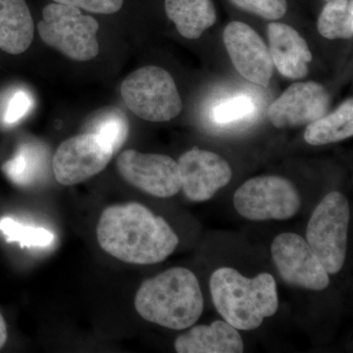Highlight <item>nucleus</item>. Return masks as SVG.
Segmentation results:
<instances>
[{"instance_id":"f257e3e1","label":"nucleus","mask_w":353,"mask_h":353,"mask_svg":"<svg viewBox=\"0 0 353 353\" xmlns=\"http://www.w3.org/2000/svg\"><path fill=\"white\" fill-rule=\"evenodd\" d=\"M97 241L111 256L126 263H160L175 252L179 236L169 223L138 202L109 206L97 227Z\"/></svg>"},{"instance_id":"f03ea898","label":"nucleus","mask_w":353,"mask_h":353,"mask_svg":"<svg viewBox=\"0 0 353 353\" xmlns=\"http://www.w3.org/2000/svg\"><path fill=\"white\" fill-rule=\"evenodd\" d=\"M134 308L141 318L172 330L194 326L203 312L204 301L194 272L174 267L141 285Z\"/></svg>"},{"instance_id":"7ed1b4c3","label":"nucleus","mask_w":353,"mask_h":353,"mask_svg":"<svg viewBox=\"0 0 353 353\" xmlns=\"http://www.w3.org/2000/svg\"><path fill=\"white\" fill-rule=\"evenodd\" d=\"M216 310L241 331L259 328L279 308L277 283L269 273L246 278L230 267L214 271L209 282Z\"/></svg>"},{"instance_id":"20e7f679","label":"nucleus","mask_w":353,"mask_h":353,"mask_svg":"<svg viewBox=\"0 0 353 353\" xmlns=\"http://www.w3.org/2000/svg\"><path fill=\"white\" fill-rule=\"evenodd\" d=\"M99 22L92 16L57 2L44 7L38 25L44 43L79 62L90 61L99 54Z\"/></svg>"},{"instance_id":"39448f33","label":"nucleus","mask_w":353,"mask_h":353,"mask_svg":"<svg viewBox=\"0 0 353 353\" xmlns=\"http://www.w3.org/2000/svg\"><path fill=\"white\" fill-rule=\"evenodd\" d=\"M121 94L128 108L148 122H167L182 112L175 80L161 67L150 65L132 72L121 85Z\"/></svg>"},{"instance_id":"423d86ee","label":"nucleus","mask_w":353,"mask_h":353,"mask_svg":"<svg viewBox=\"0 0 353 353\" xmlns=\"http://www.w3.org/2000/svg\"><path fill=\"white\" fill-rule=\"evenodd\" d=\"M350 208L340 192L327 194L309 219L306 241L329 275L339 273L347 259Z\"/></svg>"},{"instance_id":"0eeeda50","label":"nucleus","mask_w":353,"mask_h":353,"mask_svg":"<svg viewBox=\"0 0 353 353\" xmlns=\"http://www.w3.org/2000/svg\"><path fill=\"white\" fill-rule=\"evenodd\" d=\"M236 212L252 221L288 220L301 208V196L294 183L284 176L250 179L234 196Z\"/></svg>"},{"instance_id":"6e6552de","label":"nucleus","mask_w":353,"mask_h":353,"mask_svg":"<svg viewBox=\"0 0 353 353\" xmlns=\"http://www.w3.org/2000/svg\"><path fill=\"white\" fill-rule=\"evenodd\" d=\"M271 254L279 275L288 285L310 290L328 288V272L299 234H279L272 243Z\"/></svg>"},{"instance_id":"1a4fd4ad","label":"nucleus","mask_w":353,"mask_h":353,"mask_svg":"<svg viewBox=\"0 0 353 353\" xmlns=\"http://www.w3.org/2000/svg\"><path fill=\"white\" fill-rule=\"evenodd\" d=\"M113 154L112 148L97 134H77L58 146L52 158L53 175L61 185H78L103 171Z\"/></svg>"},{"instance_id":"9d476101","label":"nucleus","mask_w":353,"mask_h":353,"mask_svg":"<svg viewBox=\"0 0 353 353\" xmlns=\"http://www.w3.org/2000/svg\"><path fill=\"white\" fill-rule=\"evenodd\" d=\"M116 166L127 183L152 196L169 199L182 188L178 162L167 155L128 150L121 153Z\"/></svg>"},{"instance_id":"9b49d317","label":"nucleus","mask_w":353,"mask_h":353,"mask_svg":"<svg viewBox=\"0 0 353 353\" xmlns=\"http://www.w3.org/2000/svg\"><path fill=\"white\" fill-rule=\"evenodd\" d=\"M223 41L238 73L250 82L268 87L274 64L261 37L250 26L234 21L225 28Z\"/></svg>"},{"instance_id":"f8f14e48","label":"nucleus","mask_w":353,"mask_h":353,"mask_svg":"<svg viewBox=\"0 0 353 353\" xmlns=\"http://www.w3.org/2000/svg\"><path fill=\"white\" fill-rule=\"evenodd\" d=\"M183 194L190 201H208L231 182L233 171L217 153L194 148L178 160Z\"/></svg>"},{"instance_id":"ddd939ff","label":"nucleus","mask_w":353,"mask_h":353,"mask_svg":"<svg viewBox=\"0 0 353 353\" xmlns=\"http://www.w3.org/2000/svg\"><path fill=\"white\" fill-rule=\"evenodd\" d=\"M330 103L329 92L320 83L297 82L271 104L268 117L279 129L301 127L323 117Z\"/></svg>"},{"instance_id":"4468645a","label":"nucleus","mask_w":353,"mask_h":353,"mask_svg":"<svg viewBox=\"0 0 353 353\" xmlns=\"http://www.w3.org/2000/svg\"><path fill=\"white\" fill-rule=\"evenodd\" d=\"M268 39L272 61L283 76L294 80L307 76L312 53L296 30L284 23H271Z\"/></svg>"},{"instance_id":"2eb2a0df","label":"nucleus","mask_w":353,"mask_h":353,"mask_svg":"<svg viewBox=\"0 0 353 353\" xmlns=\"http://www.w3.org/2000/svg\"><path fill=\"white\" fill-rule=\"evenodd\" d=\"M174 345L178 353H241L245 350L239 330L225 320L192 327L176 339Z\"/></svg>"},{"instance_id":"dca6fc26","label":"nucleus","mask_w":353,"mask_h":353,"mask_svg":"<svg viewBox=\"0 0 353 353\" xmlns=\"http://www.w3.org/2000/svg\"><path fill=\"white\" fill-rule=\"evenodd\" d=\"M34 34V20L25 0H0V50L21 54L31 46Z\"/></svg>"},{"instance_id":"f3484780","label":"nucleus","mask_w":353,"mask_h":353,"mask_svg":"<svg viewBox=\"0 0 353 353\" xmlns=\"http://www.w3.org/2000/svg\"><path fill=\"white\" fill-rule=\"evenodd\" d=\"M167 17L183 38L196 39L217 20L212 0H165Z\"/></svg>"},{"instance_id":"a211bd4d","label":"nucleus","mask_w":353,"mask_h":353,"mask_svg":"<svg viewBox=\"0 0 353 353\" xmlns=\"http://www.w3.org/2000/svg\"><path fill=\"white\" fill-rule=\"evenodd\" d=\"M353 136V101L341 104L334 112L309 123L304 139L310 145L339 143Z\"/></svg>"},{"instance_id":"6ab92c4d","label":"nucleus","mask_w":353,"mask_h":353,"mask_svg":"<svg viewBox=\"0 0 353 353\" xmlns=\"http://www.w3.org/2000/svg\"><path fill=\"white\" fill-rule=\"evenodd\" d=\"M46 155L41 146L25 143L18 148L14 157L2 166V171L16 185H32L41 174Z\"/></svg>"},{"instance_id":"aec40b11","label":"nucleus","mask_w":353,"mask_h":353,"mask_svg":"<svg viewBox=\"0 0 353 353\" xmlns=\"http://www.w3.org/2000/svg\"><path fill=\"white\" fill-rule=\"evenodd\" d=\"M129 121L126 114L115 106H108L94 114L88 123V132L97 134L112 148L114 153L122 148L129 136Z\"/></svg>"},{"instance_id":"412c9836","label":"nucleus","mask_w":353,"mask_h":353,"mask_svg":"<svg viewBox=\"0 0 353 353\" xmlns=\"http://www.w3.org/2000/svg\"><path fill=\"white\" fill-rule=\"evenodd\" d=\"M317 29L325 39H352L353 0H328L318 18Z\"/></svg>"},{"instance_id":"4be33fe9","label":"nucleus","mask_w":353,"mask_h":353,"mask_svg":"<svg viewBox=\"0 0 353 353\" xmlns=\"http://www.w3.org/2000/svg\"><path fill=\"white\" fill-rule=\"evenodd\" d=\"M0 231L6 236L7 241L19 243L21 248L48 246L54 239L53 234L43 228L24 226L9 217L0 220Z\"/></svg>"},{"instance_id":"5701e85b","label":"nucleus","mask_w":353,"mask_h":353,"mask_svg":"<svg viewBox=\"0 0 353 353\" xmlns=\"http://www.w3.org/2000/svg\"><path fill=\"white\" fill-rule=\"evenodd\" d=\"M254 111L255 104L250 97L238 95L216 106L212 116L218 124L229 125L250 117Z\"/></svg>"},{"instance_id":"b1692460","label":"nucleus","mask_w":353,"mask_h":353,"mask_svg":"<svg viewBox=\"0 0 353 353\" xmlns=\"http://www.w3.org/2000/svg\"><path fill=\"white\" fill-rule=\"evenodd\" d=\"M232 2L246 11L266 20H279L288 10L287 0H231Z\"/></svg>"},{"instance_id":"393cba45","label":"nucleus","mask_w":353,"mask_h":353,"mask_svg":"<svg viewBox=\"0 0 353 353\" xmlns=\"http://www.w3.org/2000/svg\"><path fill=\"white\" fill-rule=\"evenodd\" d=\"M31 95L20 90L12 95L7 105L3 120L6 124L12 125L24 118L32 108Z\"/></svg>"},{"instance_id":"a878e982","label":"nucleus","mask_w":353,"mask_h":353,"mask_svg":"<svg viewBox=\"0 0 353 353\" xmlns=\"http://www.w3.org/2000/svg\"><path fill=\"white\" fill-rule=\"evenodd\" d=\"M53 1L97 14L118 12L124 3V0H53Z\"/></svg>"},{"instance_id":"bb28decb","label":"nucleus","mask_w":353,"mask_h":353,"mask_svg":"<svg viewBox=\"0 0 353 353\" xmlns=\"http://www.w3.org/2000/svg\"><path fill=\"white\" fill-rule=\"evenodd\" d=\"M7 339H8V332H7L6 322L0 312V350L6 345Z\"/></svg>"},{"instance_id":"cd10ccee","label":"nucleus","mask_w":353,"mask_h":353,"mask_svg":"<svg viewBox=\"0 0 353 353\" xmlns=\"http://www.w3.org/2000/svg\"><path fill=\"white\" fill-rule=\"evenodd\" d=\"M325 1H328V0H325Z\"/></svg>"}]
</instances>
